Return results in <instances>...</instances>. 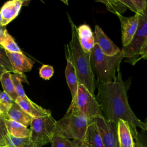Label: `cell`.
Wrapping results in <instances>:
<instances>
[{
  "label": "cell",
  "mask_w": 147,
  "mask_h": 147,
  "mask_svg": "<svg viewBox=\"0 0 147 147\" xmlns=\"http://www.w3.org/2000/svg\"><path fill=\"white\" fill-rule=\"evenodd\" d=\"M0 147H9V146L6 145V146H0Z\"/></svg>",
  "instance_id": "obj_35"
},
{
  "label": "cell",
  "mask_w": 147,
  "mask_h": 147,
  "mask_svg": "<svg viewBox=\"0 0 147 147\" xmlns=\"http://www.w3.org/2000/svg\"><path fill=\"white\" fill-rule=\"evenodd\" d=\"M65 75L68 86L71 94L72 100H73L75 98L78 91L79 82L75 68L72 64L68 60H67Z\"/></svg>",
  "instance_id": "obj_19"
},
{
  "label": "cell",
  "mask_w": 147,
  "mask_h": 147,
  "mask_svg": "<svg viewBox=\"0 0 147 147\" xmlns=\"http://www.w3.org/2000/svg\"><path fill=\"white\" fill-rule=\"evenodd\" d=\"M6 30V26H2V25H0V36H2L5 31Z\"/></svg>",
  "instance_id": "obj_32"
},
{
  "label": "cell",
  "mask_w": 147,
  "mask_h": 147,
  "mask_svg": "<svg viewBox=\"0 0 147 147\" xmlns=\"http://www.w3.org/2000/svg\"><path fill=\"white\" fill-rule=\"evenodd\" d=\"M11 80L13 81L16 92L18 96L20 98H24L25 96H26V95L25 93L23 86L21 84V82L29 84L28 81L27 80L25 75L24 74H11Z\"/></svg>",
  "instance_id": "obj_25"
},
{
  "label": "cell",
  "mask_w": 147,
  "mask_h": 147,
  "mask_svg": "<svg viewBox=\"0 0 147 147\" xmlns=\"http://www.w3.org/2000/svg\"><path fill=\"white\" fill-rule=\"evenodd\" d=\"M95 123L101 136L104 147H119L118 138V125L107 121L102 116L92 119Z\"/></svg>",
  "instance_id": "obj_8"
},
{
  "label": "cell",
  "mask_w": 147,
  "mask_h": 147,
  "mask_svg": "<svg viewBox=\"0 0 147 147\" xmlns=\"http://www.w3.org/2000/svg\"><path fill=\"white\" fill-rule=\"evenodd\" d=\"M131 83V77L123 80L122 72L119 69L114 82L103 83L96 80L98 92L95 98L102 107V117L117 125L119 119L127 122L135 140L138 134L137 127L144 130L146 123L137 117L129 104L127 91Z\"/></svg>",
  "instance_id": "obj_1"
},
{
  "label": "cell",
  "mask_w": 147,
  "mask_h": 147,
  "mask_svg": "<svg viewBox=\"0 0 147 147\" xmlns=\"http://www.w3.org/2000/svg\"><path fill=\"white\" fill-rule=\"evenodd\" d=\"M123 59L121 50L115 55L107 56L103 53L97 44H94L90 53V63L95 78L103 83L115 81L116 71L120 69V64Z\"/></svg>",
  "instance_id": "obj_3"
},
{
  "label": "cell",
  "mask_w": 147,
  "mask_h": 147,
  "mask_svg": "<svg viewBox=\"0 0 147 147\" xmlns=\"http://www.w3.org/2000/svg\"><path fill=\"white\" fill-rule=\"evenodd\" d=\"M0 115H1V111H0Z\"/></svg>",
  "instance_id": "obj_37"
},
{
  "label": "cell",
  "mask_w": 147,
  "mask_h": 147,
  "mask_svg": "<svg viewBox=\"0 0 147 147\" xmlns=\"http://www.w3.org/2000/svg\"><path fill=\"white\" fill-rule=\"evenodd\" d=\"M0 46L10 52H22L13 37L7 32V29L0 36Z\"/></svg>",
  "instance_id": "obj_22"
},
{
  "label": "cell",
  "mask_w": 147,
  "mask_h": 147,
  "mask_svg": "<svg viewBox=\"0 0 147 147\" xmlns=\"http://www.w3.org/2000/svg\"><path fill=\"white\" fill-rule=\"evenodd\" d=\"M0 65L2 66L7 72L20 74L16 72L12 67L11 64L6 55L5 49L1 46H0Z\"/></svg>",
  "instance_id": "obj_27"
},
{
  "label": "cell",
  "mask_w": 147,
  "mask_h": 147,
  "mask_svg": "<svg viewBox=\"0 0 147 147\" xmlns=\"http://www.w3.org/2000/svg\"><path fill=\"white\" fill-rule=\"evenodd\" d=\"M145 122H147V118L145 119Z\"/></svg>",
  "instance_id": "obj_36"
},
{
  "label": "cell",
  "mask_w": 147,
  "mask_h": 147,
  "mask_svg": "<svg viewBox=\"0 0 147 147\" xmlns=\"http://www.w3.org/2000/svg\"><path fill=\"white\" fill-rule=\"evenodd\" d=\"M8 134L5 124V118L2 115H0V146H6L5 139Z\"/></svg>",
  "instance_id": "obj_29"
},
{
  "label": "cell",
  "mask_w": 147,
  "mask_h": 147,
  "mask_svg": "<svg viewBox=\"0 0 147 147\" xmlns=\"http://www.w3.org/2000/svg\"><path fill=\"white\" fill-rule=\"evenodd\" d=\"M54 69L52 65L43 64L39 70L40 76L44 80H49L53 76Z\"/></svg>",
  "instance_id": "obj_30"
},
{
  "label": "cell",
  "mask_w": 147,
  "mask_h": 147,
  "mask_svg": "<svg viewBox=\"0 0 147 147\" xmlns=\"http://www.w3.org/2000/svg\"><path fill=\"white\" fill-rule=\"evenodd\" d=\"M96 2L105 4L107 9L116 16L122 15L128 9L137 14L134 0H98Z\"/></svg>",
  "instance_id": "obj_12"
},
{
  "label": "cell",
  "mask_w": 147,
  "mask_h": 147,
  "mask_svg": "<svg viewBox=\"0 0 147 147\" xmlns=\"http://www.w3.org/2000/svg\"><path fill=\"white\" fill-rule=\"evenodd\" d=\"M56 123L52 115L32 118L30 138L34 147H41L51 142L55 135Z\"/></svg>",
  "instance_id": "obj_7"
},
{
  "label": "cell",
  "mask_w": 147,
  "mask_h": 147,
  "mask_svg": "<svg viewBox=\"0 0 147 147\" xmlns=\"http://www.w3.org/2000/svg\"><path fill=\"white\" fill-rule=\"evenodd\" d=\"M88 122L87 117L81 112L67 111L63 117L56 121L54 136L82 141L86 134Z\"/></svg>",
  "instance_id": "obj_4"
},
{
  "label": "cell",
  "mask_w": 147,
  "mask_h": 147,
  "mask_svg": "<svg viewBox=\"0 0 147 147\" xmlns=\"http://www.w3.org/2000/svg\"><path fill=\"white\" fill-rule=\"evenodd\" d=\"M67 16L71 25V39L69 42L64 47L66 59L74 65L79 84L85 86L90 94L95 96L96 80L91 69L90 53H86L82 49L78 38V27L68 13Z\"/></svg>",
  "instance_id": "obj_2"
},
{
  "label": "cell",
  "mask_w": 147,
  "mask_h": 147,
  "mask_svg": "<svg viewBox=\"0 0 147 147\" xmlns=\"http://www.w3.org/2000/svg\"><path fill=\"white\" fill-rule=\"evenodd\" d=\"M24 2L21 0H11L3 4L0 9L2 26H6L18 15Z\"/></svg>",
  "instance_id": "obj_13"
},
{
  "label": "cell",
  "mask_w": 147,
  "mask_h": 147,
  "mask_svg": "<svg viewBox=\"0 0 147 147\" xmlns=\"http://www.w3.org/2000/svg\"><path fill=\"white\" fill-rule=\"evenodd\" d=\"M83 147H104L97 126L92 119L88 122L86 134L82 140Z\"/></svg>",
  "instance_id": "obj_15"
},
{
  "label": "cell",
  "mask_w": 147,
  "mask_h": 147,
  "mask_svg": "<svg viewBox=\"0 0 147 147\" xmlns=\"http://www.w3.org/2000/svg\"><path fill=\"white\" fill-rule=\"evenodd\" d=\"M50 143L51 147H83L82 141L68 140L56 136H53Z\"/></svg>",
  "instance_id": "obj_23"
},
{
  "label": "cell",
  "mask_w": 147,
  "mask_h": 147,
  "mask_svg": "<svg viewBox=\"0 0 147 147\" xmlns=\"http://www.w3.org/2000/svg\"><path fill=\"white\" fill-rule=\"evenodd\" d=\"M4 118L7 119L18 122L26 127L30 126L33 118L24 111L16 102L13 103L11 108Z\"/></svg>",
  "instance_id": "obj_17"
},
{
  "label": "cell",
  "mask_w": 147,
  "mask_h": 147,
  "mask_svg": "<svg viewBox=\"0 0 147 147\" xmlns=\"http://www.w3.org/2000/svg\"><path fill=\"white\" fill-rule=\"evenodd\" d=\"M118 138L119 147H135L129 125L122 119L118 122Z\"/></svg>",
  "instance_id": "obj_18"
},
{
  "label": "cell",
  "mask_w": 147,
  "mask_h": 147,
  "mask_svg": "<svg viewBox=\"0 0 147 147\" xmlns=\"http://www.w3.org/2000/svg\"><path fill=\"white\" fill-rule=\"evenodd\" d=\"M5 124L8 134L18 138L30 137V130L16 121L5 119Z\"/></svg>",
  "instance_id": "obj_20"
},
{
  "label": "cell",
  "mask_w": 147,
  "mask_h": 147,
  "mask_svg": "<svg viewBox=\"0 0 147 147\" xmlns=\"http://www.w3.org/2000/svg\"><path fill=\"white\" fill-rule=\"evenodd\" d=\"M5 142L6 145L9 147H34L30 137L18 138L8 134Z\"/></svg>",
  "instance_id": "obj_24"
},
{
  "label": "cell",
  "mask_w": 147,
  "mask_h": 147,
  "mask_svg": "<svg viewBox=\"0 0 147 147\" xmlns=\"http://www.w3.org/2000/svg\"><path fill=\"white\" fill-rule=\"evenodd\" d=\"M21 108L32 118H40L51 115V111L49 110L37 105L32 101L27 96L24 98H18L15 101Z\"/></svg>",
  "instance_id": "obj_14"
},
{
  "label": "cell",
  "mask_w": 147,
  "mask_h": 147,
  "mask_svg": "<svg viewBox=\"0 0 147 147\" xmlns=\"http://www.w3.org/2000/svg\"><path fill=\"white\" fill-rule=\"evenodd\" d=\"M140 58L141 59H147V40L141 49Z\"/></svg>",
  "instance_id": "obj_31"
},
{
  "label": "cell",
  "mask_w": 147,
  "mask_h": 147,
  "mask_svg": "<svg viewBox=\"0 0 147 147\" xmlns=\"http://www.w3.org/2000/svg\"><path fill=\"white\" fill-rule=\"evenodd\" d=\"M79 43L83 51L90 53L94 45V33L87 24H82L77 28Z\"/></svg>",
  "instance_id": "obj_16"
},
{
  "label": "cell",
  "mask_w": 147,
  "mask_h": 147,
  "mask_svg": "<svg viewBox=\"0 0 147 147\" xmlns=\"http://www.w3.org/2000/svg\"><path fill=\"white\" fill-rule=\"evenodd\" d=\"M144 130L138 132L137 138L134 140L135 147H147V122Z\"/></svg>",
  "instance_id": "obj_28"
},
{
  "label": "cell",
  "mask_w": 147,
  "mask_h": 147,
  "mask_svg": "<svg viewBox=\"0 0 147 147\" xmlns=\"http://www.w3.org/2000/svg\"><path fill=\"white\" fill-rule=\"evenodd\" d=\"M94 38V44L98 45L100 50L105 55L113 56L121 51L98 25L95 26Z\"/></svg>",
  "instance_id": "obj_10"
},
{
  "label": "cell",
  "mask_w": 147,
  "mask_h": 147,
  "mask_svg": "<svg viewBox=\"0 0 147 147\" xmlns=\"http://www.w3.org/2000/svg\"><path fill=\"white\" fill-rule=\"evenodd\" d=\"M5 72H6V70L5 69V68L2 66H1L0 65V77Z\"/></svg>",
  "instance_id": "obj_33"
},
{
  "label": "cell",
  "mask_w": 147,
  "mask_h": 147,
  "mask_svg": "<svg viewBox=\"0 0 147 147\" xmlns=\"http://www.w3.org/2000/svg\"><path fill=\"white\" fill-rule=\"evenodd\" d=\"M6 53L12 67L18 74H22L32 69L34 61L27 57L23 52H10L6 51Z\"/></svg>",
  "instance_id": "obj_11"
},
{
  "label": "cell",
  "mask_w": 147,
  "mask_h": 147,
  "mask_svg": "<svg viewBox=\"0 0 147 147\" xmlns=\"http://www.w3.org/2000/svg\"><path fill=\"white\" fill-rule=\"evenodd\" d=\"M1 22H2V17L0 14V25H1Z\"/></svg>",
  "instance_id": "obj_34"
},
{
  "label": "cell",
  "mask_w": 147,
  "mask_h": 147,
  "mask_svg": "<svg viewBox=\"0 0 147 147\" xmlns=\"http://www.w3.org/2000/svg\"><path fill=\"white\" fill-rule=\"evenodd\" d=\"M11 74L9 72H5L0 77V82L3 89V91L8 94L13 100L16 101L18 95L16 92L11 77Z\"/></svg>",
  "instance_id": "obj_21"
},
{
  "label": "cell",
  "mask_w": 147,
  "mask_h": 147,
  "mask_svg": "<svg viewBox=\"0 0 147 147\" xmlns=\"http://www.w3.org/2000/svg\"><path fill=\"white\" fill-rule=\"evenodd\" d=\"M15 101L4 91H0V111L5 117Z\"/></svg>",
  "instance_id": "obj_26"
},
{
  "label": "cell",
  "mask_w": 147,
  "mask_h": 147,
  "mask_svg": "<svg viewBox=\"0 0 147 147\" xmlns=\"http://www.w3.org/2000/svg\"><path fill=\"white\" fill-rule=\"evenodd\" d=\"M81 112L90 121L95 117L102 116V107L98 103L95 96L92 95L82 84H79L75 98L71 100L67 111Z\"/></svg>",
  "instance_id": "obj_6"
},
{
  "label": "cell",
  "mask_w": 147,
  "mask_h": 147,
  "mask_svg": "<svg viewBox=\"0 0 147 147\" xmlns=\"http://www.w3.org/2000/svg\"><path fill=\"white\" fill-rule=\"evenodd\" d=\"M147 40V6L144 11L138 14V24L136 33L130 44L123 47L122 52L125 62L133 65L140 60V51Z\"/></svg>",
  "instance_id": "obj_5"
},
{
  "label": "cell",
  "mask_w": 147,
  "mask_h": 147,
  "mask_svg": "<svg viewBox=\"0 0 147 147\" xmlns=\"http://www.w3.org/2000/svg\"><path fill=\"white\" fill-rule=\"evenodd\" d=\"M117 16L120 21L122 44L125 47L130 44L136 33L138 24V14H135L131 17H124L119 14Z\"/></svg>",
  "instance_id": "obj_9"
}]
</instances>
